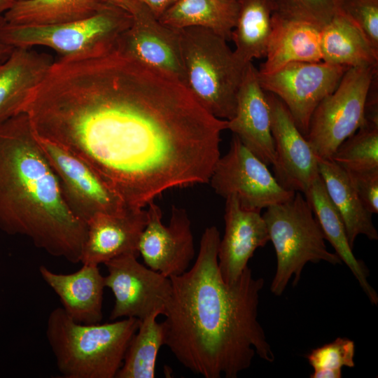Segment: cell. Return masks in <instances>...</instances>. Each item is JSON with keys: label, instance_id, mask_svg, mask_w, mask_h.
I'll return each mask as SVG.
<instances>
[{"label": "cell", "instance_id": "obj_1", "mask_svg": "<svg viewBox=\"0 0 378 378\" xmlns=\"http://www.w3.org/2000/svg\"><path fill=\"white\" fill-rule=\"evenodd\" d=\"M33 122L41 139L86 162L132 208L209 183L227 126L183 83L115 51L59 63Z\"/></svg>", "mask_w": 378, "mask_h": 378}, {"label": "cell", "instance_id": "obj_2", "mask_svg": "<svg viewBox=\"0 0 378 378\" xmlns=\"http://www.w3.org/2000/svg\"><path fill=\"white\" fill-rule=\"evenodd\" d=\"M220 239L216 227H206L193 265L169 278L164 345L194 373L236 378L255 354L269 363L274 355L258 320L264 279L246 267L237 281L226 283L218 263Z\"/></svg>", "mask_w": 378, "mask_h": 378}, {"label": "cell", "instance_id": "obj_3", "mask_svg": "<svg viewBox=\"0 0 378 378\" xmlns=\"http://www.w3.org/2000/svg\"><path fill=\"white\" fill-rule=\"evenodd\" d=\"M0 230L80 262L87 224L69 209L25 113L0 122Z\"/></svg>", "mask_w": 378, "mask_h": 378}, {"label": "cell", "instance_id": "obj_4", "mask_svg": "<svg viewBox=\"0 0 378 378\" xmlns=\"http://www.w3.org/2000/svg\"><path fill=\"white\" fill-rule=\"evenodd\" d=\"M139 319L75 321L62 307L50 313L46 334L58 371L65 378H115Z\"/></svg>", "mask_w": 378, "mask_h": 378}, {"label": "cell", "instance_id": "obj_5", "mask_svg": "<svg viewBox=\"0 0 378 378\" xmlns=\"http://www.w3.org/2000/svg\"><path fill=\"white\" fill-rule=\"evenodd\" d=\"M186 87L210 114L229 120L247 64L214 32L200 27L178 29Z\"/></svg>", "mask_w": 378, "mask_h": 378}, {"label": "cell", "instance_id": "obj_6", "mask_svg": "<svg viewBox=\"0 0 378 378\" xmlns=\"http://www.w3.org/2000/svg\"><path fill=\"white\" fill-rule=\"evenodd\" d=\"M132 20L126 10L105 4L88 18L51 25H13L3 18L0 34L13 48L46 46L59 54L60 59L76 60L113 51L118 38L130 27Z\"/></svg>", "mask_w": 378, "mask_h": 378}, {"label": "cell", "instance_id": "obj_7", "mask_svg": "<svg viewBox=\"0 0 378 378\" xmlns=\"http://www.w3.org/2000/svg\"><path fill=\"white\" fill-rule=\"evenodd\" d=\"M262 217L277 259L270 288L274 295H282L293 276V285L297 286L307 262L342 263L336 253L327 249L324 234L302 192L267 207Z\"/></svg>", "mask_w": 378, "mask_h": 378}, {"label": "cell", "instance_id": "obj_8", "mask_svg": "<svg viewBox=\"0 0 378 378\" xmlns=\"http://www.w3.org/2000/svg\"><path fill=\"white\" fill-rule=\"evenodd\" d=\"M377 66L349 67L314 111L304 136L316 156L332 159L340 145L365 124V108Z\"/></svg>", "mask_w": 378, "mask_h": 378}, {"label": "cell", "instance_id": "obj_9", "mask_svg": "<svg viewBox=\"0 0 378 378\" xmlns=\"http://www.w3.org/2000/svg\"><path fill=\"white\" fill-rule=\"evenodd\" d=\"M209 183L225 199L234 195L243 207L260 211L286 202L295 193L281 186L267 164L234 134L227 153L216 163Z\"/></svg>", "mask_w": 378, "mask_h": 378}, {"label": "cell", "instance_id": "obj_10", "mask_svg": "<svg viewBox=\"0 0 378 378\" xmlns=\"http://www.w3.org/2000/svg\"><path fill=\"white\" fill-rule=\"evenodd\" d=\"M349 68L323 61L298 62L267 74L258 71V78L266 92L274 94L286 105L305 136L316 108L336 89Z\"/></svg>", "mask_w": 378, "mask_h": 378}, {"label": "cell", "instance_id": "obj_11", "mask_svg": "<svg viewBox=\"0 0 378 378\" xmlns=\"http://www.w3.org/2000/svg\"><path fill=\"white\" fill-rule=\"evenodd\" d=\"M38 139L66 204L77 219L87 224L98 214H117L132 208L83 160L54 143Z\"/></svg>", "mask_w": 378, "mask_h": 378}, {"label": "cell", "instance_id": "obj_12", "mask_svg": "<svg viewBox=\"0 0 378 378\" xmlns=\"http://www.w3.org/2000/svg\"><path fill=\"white\" fill-rule=\"evenodd\" d=\"M137 258L123 255L104 263L108 272L105 286L111 289L115 300L111 321L141 320L154 312H164L171 293L170 279L140 263Z\"/></svg>", "mask_w": 378, "mask_h": 378}, {"label": "cell", "instance_id": "obj_13", "mask_svg": "<svg viewBox=\"0 0 378 378\" xmlns=\"http://www.w3.org/2000/svg\"><path fill=\"white\" fill-rule=\"evenodd\" d=\"M125 10L132 15V24L118 38L114 50L167 74L186 86L179 30L162 24L136 0Z\"/></svg>", "mask_w": 378, "mask_h": 378}, {"label": "cell", "instance_id": "obj_14", "mask_svg": "<svg viewBox=\"0 0 378 378\" xmlns=\"http://www.w3.org/2000/svg\"><path fill=\"white\" fill-rule=\"evenodd\" d=\"M147 210L148 220L139 243V254L145 265L170 278L188 270L195 256L191 223L187 212L173 206L168 225L162 223V213L154 201Z\"/></svg>", "mask_w": 378, "mask_h": 378}, {"label": "cell", "instance_id": "obj_15", "mask_svg": "<svg viewBox=\"0 0 378 378\" xmlns=\"http://www.w3.org/2000/svg\"><path fill=\"white\" fill-rule=\"evenodd\" d=\"M275 161L274 177L284 188L304 194L319 176L318 158L281 100L267 92Z\"/></svg>", "mask_w": 378, "mask_h": 378}, {"label": "cell", "instance_id": "obj_16", "mask_svg": "<svg viewBox=\"0 0 378 378\" xmlns=\"http://www.w3.org/2000/svg\"><path fill=\"white\" fill-rule=\"evenodd\" d=\"M260 211L243 207L234 195L225 198V233L219 242L218 263L227 284L238 279L255 250L270 241Z\"/></svg>", "mask_w": 378, "mask_h": 378}, {"label": "cell", "instance_id": "obj_17", "mask_svg": "<svg viewBox=\"0 0 378 378\" xmlns=\"http://www.w3.org/2000/svg\"><path fill=\"white\" fill-rule=\"evenodd\" d=\"M227 121L240 141L266 164H273L275 150L271 130V113L267 92L258 78V69L247 64L239 87L234 116Z\"/></svg>", "mask_w": 378, "mask_h": 378}, {"label": "cell", "instance_id": "obj_18", "mask_svg": "<svg viewBox=\"0 0 378 378\" xmlns=\"http://www.w3.org/2000/svg\"><path fill=\"white\" fill-rule=\"evenodd\" d=\"M147 220V210L144 208L95 215L87 223L80 262L99 265L123 255L139 256V239Z\"/></svg>", "mask_w": 378, "mask_h": 378}, {"label": "cell", "instance_id": "obj_19", "mask_svg": "<svg viewBox=\"0 0 378 378\" xmlns=\"http://www.w3.org/2000/svg\"><path fill=\"white\" fill-rule=\"evenodd\" d=\"M38 270L71 318L85 324L100 323L106 286L99 265L83 264L79 270L70 274L55 273L44 265Z\"/></svg>", "mask_w": 378, "mask_h": 378}, {"label": "cell", "instance_id": "obj_20", "mask_svg": "<svg viewBox=\"0 0 378 378\" xmlns=\"http://www.w3.org/2000/svg\"><path fill=\"white\" fill-rule=\"evenodd\" d=\"M54 62L50 55L31 48H14L0 62V122L23 113L31 94Z\"/></svg>", "mask_w": 378, "mask_h": 378}, {"label": "cell", "instance_id": "obj_21", "mask_svg": "<svg viewBox=\"0 0 378 378\" xmlns=\"http://www.w3.org/2000/svg\"><path fill=\"white\" fill-rule=\"evenodd\" d=\"M321 29L312 23L274 13L265 60L258 73L270 74L292 62H321Z\"/></svg>", "mask_w": 378, "mask_h": 378}, {"label": "cell", "instance_id": "obj_22", "mask_svg": "<svg viewBox=\"0 0 378 378\" xmlns=\"http://www.w3.org/2000/svg\"><path fill=\"white\" fill-rule=\"evenodd\" d=\"M303 195L312 207L325 239L350 269L370 302L377 304L378 295L368 281V270L363 262L354 255L342 218L331 201L320 175Z\"/></svg>", "mask_w": 378, "mask_h": 378}, {"label": "cell", "instance_id": "obj_23", "mask_svg": "<svg viewBox=\"0 0 378 378\" xmlns=\"http://www.w3.org/2000/svg\"><path fill=\"white\" fill-rule=\"evenodd\" d=\"M318 169L327 192L342 218L351 247L354 248L360 234L377 240L372 214L361 202L347 172L332 159L318 158Z\"/></svg>", "mask_w": 378, "mask_h": 378}, {"label": "cell", "instance_id": "obj_24", "mask_svg": "<svg viewBox=\"0 0 378 378\" xmlns=\"http://www.w3.org/2000/svg\"><path fill=\"white\" fill-rule=\"evenodd\" d=\"M320 46L322 61L330 64L346 67L378 64V50L339 11L321 29Z\"/></svg>", "mask_w": 378, "mask_h": 378}, {"label": "cell", "instance_id": "obj_25", "mask_svg": "<svg viewBox=\"0 0 378 378\" xmlns=\"http://www.w3.org/2000/svg\"><path fill=\"white\" fill-rule=\"evenodd\" d=\"M239 0H177L159 20L176 29L190 27L207 29L231 41Z\"/></svg>", "mask_w": 378, "mask_h": 378}, {"label": "cell", "instance_id": "obj_26", "mask_svg": "<svg viewBox=\"0 0 378 378\" xmlns=\"http://www.w3.org/2000/svg\"><path fill=\"white\" fill-rule=\"evenodd\" d=\"M271 0H239L235 26L232 31L236 56L244 64L265 57L272 29Z\"/></svg>", "mask_w": 378, "mask_h": 378}, {"label": "cell", "instance_id": "obj_27", "mask_svg": "<svg viewBox=\"0 0 378 378\" xmlns=\"http://www.w3.org/2000/svg\"><path fill=\"white\" fill-rule=\"evenodd\" d=\"M105 4L96 0H20L3 18L13 25H51L88 18Z\"/></svg>", "mask_w": 378, "mask_h": 378}, {"label": "cell", "instance_id": "obj_28", "mask_svg": "<svg viewBox=\"0 0 378 378\" xmlns=\"http://www.w3.org/2000/svg\"><path fill=\"white\" fill-rule=\"evenodd\" d=\"M154 312L139 320L115 378H153L158 352L164 345V330Z\"/></svg>", "mask_w": 378, "mask_h": 378}, {"label": "cell", "instance_id": "obj_29", "mask_svg": "<svg viewBox=\"0 0 378 378\" xmlns=\"http://www.w3.org/2000/svg\"><path fill=\"white\" fill-rule=\"evenodd\" d=\"M332 160L346 170L378 168V123L365 122L340 145Z\"/></svg>", "mask_w": 378, "mask_h": 378}, {"label": "cell", "instance_id": "obj_30", "mask_svg": "<svg viewBox=\"0 0 378 378\" xmlns=\"http://www.w3.org/2000/svg\"><path fill=\"white\" fill-rule=\"evenodd\" d=\"M340 0H271L274 13L284 18L312 23L321 28L338 10Z\"/></svg>", "mask_w": 378, "mask_h": 378}, {"label": "cell", "instance_id": "obj_31", "mask_svg": "<svg viewBox=\"0 0 378 378\" xmlns=\"http://www.w3.org/2000/svg\"><path fill=\"white\" fill-rule=\"evenodd\" d=\"M354 355V342L337 337L332 342L313 349L307 356V360L314 370H342L344 366H355Z\"/></svg>", "mask_w": 378, "mask_h": 378}, {"label": "cell", "instance_id": "obj_32", "mask_svg": "<svg viewBox=\"0 0 378 378\" xmlns=\"http://www.w3.org/2000/svg\"><path fill=\"white\" fill-rule=\"evenodd\" d=\"M337 11L352 21L378 50V0H340Z\"/></svg>", "mask_w": 378, "mask_h": 378}, {"label": "cell", "instance_id": "obj_33", "mask_svg": "<svg viewBox=\"0 0 378 378\" xmlns=\"http://www.w3.org/2000/svg\"><path fill=\"white\" fill-rule=\"evenodd\" d=\"M346 171L365 207L372 214H377L378 168Z\"/></svg>", "mask_w": 378, "mask_h": 378}, {"label": "cell", "instance_id": "obj_34", "mask_svg": "<svg viewBox=\"0 0 378 378\" xmlns=\"http://www.w3.org/2000/svg\"><path fill=\"white\" fill-rule=\"evenodd\" d=\"M146 5L159 19L177 0H136Z\"/></svg>", "mask_w": 378, "mask_h": 378}, {"label": "cell", "instance_id": "obj_35", "mask_svg": "<svg viewBox=\"0 0 378 378\" xmlns=\"http://www.w3.org/2000/svg\"><path fill=\"white\" fill-rule=\"evenodd\" d=\"M342 377V370H314L310 375L311 378H341Z\"/></svg>", "mask_w": 378, "mask_h": 378}, {"label": "cell", "instance_id": "obj_36", "mask_svg": "<svg viewBox=\"0 0 378 378\" xmlns=\"http://www.w3.org/2000/svg\"><path fill=\"white\" fill-rule=\"evenodd\" d=\"M3 22V15L0 16V27ZM14 48L6 44L1 38L0 34V62L6 58Z\"/></svg>", "mask_w": 378, "mask_h": 378}, {"label": "cell", "instance_id": "obj_37", "mask_svg": "<svg viewBox=\"0 0 378 378\" xmlns=\"http://www.w3.org/2000/svg\"><path fill=\"white\" fill-rule=\"evenodd\" d=\"M96 1L99 2H102V3L111 4L119 6L125 10L127 6L132 0H96Z\"/></svg>", "mask_w": 378, "mask_h": 378}, {"label": "cell", "instance_id": "obj_38", "mask_svg": "<svg viewBox=\"0 0 378 378\" xmlns=\"http://www.w3.org/2000/svg\"><path fill=\"white\" fill-rule=\"evenodd\" d=\"M15 0H0V16L10 9Z\"/></svg>", "mask_w": 378, "mask_h": 378}, {"label": "cell", "instance_id": "obj_39", "mask_svg": "<svg viewBox=\"0 0 378 378\" xmlns=\"http://www.w3.org/2000/svg\"><path fill=\"white\" fill-rule=\"evenodd\" d=\"M20 1V0H15V1Z\"/></svg>", "mask_w": 378, "mask_h": 378}]
</instances>
